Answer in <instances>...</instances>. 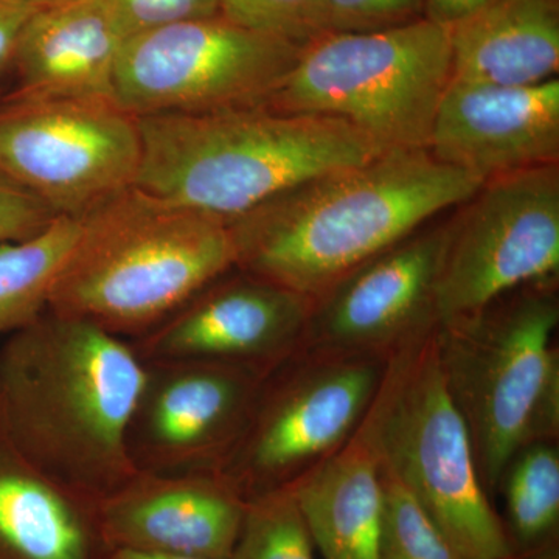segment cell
<instances>
[{
    "label": "cell",
    "mask_w": 559,
    "mask_h": 559,
    "mask_svg": "<svg viewBox=\"0 0 559 559\" xmlns=\"http://www.w3.org/2000/svg\"><path fill=\"white\" fill-rule=\"evenodd\" d=\"M123 46L105 0L40 7L17 43L14 94L27 97H114Z\"/></svg>",
    "instance_id": "obj_18"
},
{
    "label": "cell",
    "mask_w": 559,
    "mask_h": 559,
    "mask_svg": "<svg viewBox=\"0 0 559 559\" xmlns=\"http://www.w3.org/2000/svg\"><path fill=\"white\" fill-rule=\"evenodd\" d=\"M138 117L116 98H0V171L57 216L81 219L134 186Z\"/></svg>",
    "instance_id": "obj_11"
},
{
    "label": "cell",
    "mask_w": 559,
    "mask_h": 559,
    "mask_svg": "<svg viewBox=\"0 0 559 559\" xmlns=\"http://www.w3.org/2000/svg\"><path fill=\"white\" fill-rule=\"evenodd\" d=\"M389 360L297 352L264 378L219 473L248 500L294 484L355 436Z\"/></svg>",
    "instance_id": "obj_8"
},
{
    "label": "cell",
    "mask_w": 559,
    "mask_h": 559,
    "mask_svg": "<svg viewBox=\"0 0 559 559\" xmlns=\"http://www.w3.org/2000/svg\"><path fill=\"white\" fill-rule=\"evenodd\" d=\"M108 559H204L193 557H180V555L151 554L130 549H114Z\"/></svg>",
    "instance_id": "obj_31"
},
{
    "label": "cell",
    "mask_w": 559,
    "mask_h": 559,
    "mask_svg": "<svg viewBox=\"0 0 559 559\" xmlns=\"http://www.w3.org/2000/svg\"><path fill=\"white\" fill-rule=\"evenodd\" d=\"M248 499L223 473L138 471L102 499L110 549L229 559Z\"/></svg>",
    "instance_id": "obj_16"
},
{
    "label": "cell",
    "mask_w": 559,
    "mask_h": 559,
    "mask_svg": "<svg viewBox=\"0 0 559 559\" xmlns=\"http://www.w3.org/2000/svg\"><path fill=\"white\" fill-rule=\"evenodd\" d=\"M57 218L49 205L0 171V245L36 237Z\"/></svg>",
    "instance_id": "obj_28"
},
{
    "label": "cell",
    "mask_w": 559,
    "mask_h": 559,
    "mask_svg": "<svg viewBox=\"0 0 559 559\" xmlns=\"http://www.w3.org/2000/svg\"><path fill=\"white\" fill-rule=\"evenodd\" d=\"M450 33L454 81L524 87L558 76L559 0H496Z\"/></svg>",
    "instance_id": "obj_20"
},
{
    "label": "cell",
    "mask_w": 559,
    "mask_h": 559,
    "mask_svg": "<svg viewBox=\"0 0 559 559\" xmlns=\"http://www.w3.org/2000/svg\"><path fill=\"white\" fill-rule=\"evenodd\" d=\"M221 16L249 31L305 47L325 35L322 0H219Z\"/></svg>",
    "instance_id": "obj_25"
},
{
    "label": "cell",
    "mask_w": 559,
    "mask_h": 559,
    "mask_svg": "<svg viewBox=\"0 0 559 559\" xmlns=\"http://www.w3.org/2000/svg\"><path fill=\"white\" fill-rule=\"evenodd\" d=\"M499 559H559V547L551 546L549 549L536 551V554L510 555V557Z\"/></svg>",
    "instance_id": "obj_32"
},
{
    "label": "cell",
    "mask_w": 559,
    "mask_h": 559,
    "mask_svg": "<svg viewBox=\"0 0 559 559\" xmlns=\"http://www.w3.org/2000/svg\"><path fill=\"white\" fill-rule=\"evenodd\" d=\"M135 187L230 221L385 153L336 117L264 108L138 117Z\"/></svg>",
    "instance_id": "obj_4"
},
{
    "label": "cell",
    "mask_w": 559,
    "mask_h": 559,
    "mask_svg": "<svg viewBox=\"0 0 559 559\" xmlns=\"http://www.w3.org/2000/svg\"><path fill=\"white\" fill-rule=\"evenodd\" d=\"M326 33L400 27L425 17V0H322Z\"/></svg>",
    "instance_id": "obj_27"
},
{
    "label": "cell",
    "mask_w": 559,
    "mask_h": 559,
    "mask_svg": "<svg viewBox=\"0 0 559 559\" xmlns=\"http://www.w3.org/2000/svg\"><path fill=\"white\" fill-rule=\"evenodd\" d=\"M451 81L450 28L423 17L311 40L264 108L336 117L384 151L428 150Z\"/></svg>",
    "instance_id": "obj_6"
},
{
    "label": "cell",
    "mask_w": 559,
    "mask_h": 559,
    "mask_svg": "<svg viewBox=\"0 0 559 559\" xmlns=\"http://www.w3.org/2000/svg\"><path fill=\"white\" fill-rule=\"evenodd\" d=\"M100 502L47 476L0 428V559H108Z\"/></svg>",
    "instance_id": "obj_17"
},
{
    "label": "cell",
    "mask_w": 559,
    "mask_h": 559,
    "mask_svg": "<svg viewBox=\"0 0 559 559\" xmlns=\"http://www.w3.org/2000/svg\"><path fill=\"white\" fill-rule=\"evenodd\" d=\"M557 283L522 286L436 329L444 382L468 426L489 498L522 448L558 440Z\"/></svg>",
    "instance_id": "obj_5"
},
{
    "label": "cell",
    "mask_w": 559,
    "mask_h": 559,
    "mask_svg": "<svg viewBox=\"0 0 559 559\" xmlns=\"http://www.w3.org/2000/svg\"><path fill=\"white\" fill-rule=\"evenodd\" d=\"M36 10L25 0H0V75L13 68L22 31Z\"/></svg>",
    "instance_id": "obj_29"
},
{
    "label": "cell",
    "mask_w": 559,
    "mask_h": 559,
    "mask_svg": "<svg viewBox=\"0 0 559 559\" xmlns=\"http://www.w3.org/2000/svg\"><path fill=\"white\" fill-rule=\"evenodd\" d=\"M311 308L308 297L235 266L131 344L143 362L209 359L272 371L299 352Z\"/></svg>",
    "instance_id": "obj_14"
},
{
    "label": "cell",
    "mask_w": 559,
    "mask_h": 559,
    "mask_svg": "<svg viewBox=\"0 0 559 559\" xmlns=\"http://www.w3.org/2000/svg\"><path fill=\"white\" fill-rule=\"evenodd\" d=\"M495 2L496 0H425V20L451 28Z\"/></svg>",
    "instance_id": "obj_30"
},
{
    "label": "cell",
    "mask_w": 559,
    "mask_h": 559,
    "mask_svg": "<svg viewBox=\"0 0 559 559\" xmlns=\"http://www.w3.org/2000/svg\"><path fill=\"white\" fill-rule=\"evenodd\" d=\"M499 491L506 498L502 522L513 555L536 554L558 546L557 441H538L522 448L503 471Z\"/></svg>",
    "instance_id": "obj_21"
},
{
    "label": "cell",
    "mask_w": 559,
    "mask_h": 559,
    "mask_svg": "<svg viewBox=\"0 0 559 559\" xmlns=\"http://www.w3.org/2000/svg\"><path fill=\"white\" fill-rule=\"evenodd\" d=\"M235 264L227 221L131 186L80 219L49 310L134 342Z\"/></svg>",
    "instance_id": "obj_3"
},
{
    "label": "cell",
    "mask_w": 559,
    "mask_h": 559,
    "mask_svg": "<svg viewBox=\"0 0 559 559\" xmlns=\"http://www.w3.org/2000/svg\"><path fill=\"white\" fill-rule=\"evenodd\" d=\"M267 373L223 360L145 362L127 433L134 469L156 474L223 469L248 426Z\"/></svg>",
    "instance_id": "obj_12"
},
{
    "label": "cell",
    "mask_w": 559,
    "mask_h": 559,
    "mask_svg": "<svg viewBox=\"0 0 559 559\" xmlns=\"http://www.w3.org/2000/svg\"><path fill=\"white\" fill-rule=\"evenodd\" d=\"M293 487L320 559H381L384 491L370 409L355 436Z\"/></svg>",
    "instance_id": "obj_19"
},
{
    "label": "cell",
    "mask_w": 559,
    "mask_h": 559,
    "mask_svg": "<svg viewBox=\"0 0 559 559\" xmlns=\"http://www.w3.org/2000/svg\"><path fill=\"white\" fill-rule=\"evenodd\" d=\"M301 49L221 14L182 22L124 40L114 97L135 117L260 108Z\"/></svg>",
    "instance_id": "obj_9"
},
{
    "label": "cell",
    "mask_w": 559,
    "mask_h": 559,
    "mask_svg": "<svg viewBox=\"0 0 559 559\" xmlns=\"http://www.w3.org/2000/svg\"><path fill=\"white\" fill-rule=\"evenodd\" d=\"M447 221L436 282L437 325L559 274V164L485 180Z\"/></svg>",
    "instance_id": "obj_10"
},
{
    "label": "cell",
    "mask_w": 559,
    "mask_h": 559,
    "mask_svg": "<svg viewBox=\"0 0 559 559\" xmlns=\"http://www.w3.org/2000/svg\"><path fill=\"white\" fill-rule=\"evenodd\" d=\"M229 559H319L293 484L248 500Z\"/></svg>",
    "instance_id": "obj_23"
},
{
    "label": "cell",
    "mask_w": 559,
    "mask_h": 559,
    "mask_svg": "<svg viewBox=\"0 0 559 559\" xmlns=\"http://www.w3.org/2000/svg\"><path fill=\"white\" fill-rule=\"evenodd\" d=\"M485 180L429 150H392L285 191L230 221L238 270L314 300Z\"/></svg>",
    "instance_id": "obj_1"
},
{
    "label": "cell",
    "mask_w": 559,
    "mask_h": 559,
    "mask_svg": "<svg viewBox=\"0 0 559 559\" xmlns=\"http://www.w3.org/2000/svg\"><path fill=\"white\" fill-rule=\"evenodd\" d=\"M381 559H463L403 481L381 463Z\"/></svg>",
    "instance_id": "obj_24"
},
{
    "label": "cell",
    "mask_w": 559,
    "mask_h": 559,
    "mask_svg": "<svg viewBox=\"0 0 559 559\" xmlns=\"http://www.w3.org/2000/svg\"><path fill=\"white\" fill-rule=\"evenodd\" d=\"M428 150L437 160L484 180L558 165V76L524 87L452 80Z\"/></svg>",
    "instance_id": "obj_15"
},
{
    "label": "cell",
    "mask_w": 559,
    "mask_h": 559,
    "mask_svg": "<svg viewBox=\"0 0 559 559\" xmlns=\"http://www.w3.org/2000/svg\"><path fill=\"white\" fill-rule=\"evenodd\" d=\"M436 329L389 360L370 412L382 465L439 525L463 559L513 555L481 484L465 418L441 371Z\"/></svg>",
    "instance_id": "obj_7"
},
{
    "label": "cell",
    "mask_w": 559,
    "mask_h": 559,
    "mask_svg": "<svg viewBox=\"0 0 559 559\" xmlns=\"http://www.w3.org/2000/svg\"><path fill=\"white\" fill-rule=\"evenodd\" d=\"M25 2L32 3V5L40 9V7L58 5V3L75 2V0H25Z\"/></svg>",
    "instance_id": "obj_33"
},
{
    "label": "cell",
    "mask_w": 559,
    "mask_h": 559,
    "mask_svg": "<svg viewBox=\"0 0 559 559\" xmlns=\"http://www.w3.org/2000/svg\"><path fill=\"white\" fill-rule=\"evenodd\" d=\"M143 378L130 341L44 311L0 342V428L47 476L105 499L138 473L127 433Z\"/></svg>",
    "instance_id": "obj_2"
},
{
    "label": "cell",
    "mask_w": 559,
    "mask_h": 559,
    "mask_svg": "<svg viewBox=\"0 0 559 559\" xmlns=\"http://www.w3.org/2000/svg\"><path fill=\"white\" fill-rule=\"evenodd\" d=\"M79 229L80 219L58 216L36 237L0 245V342L49 310L51 283Z\"/></svg>",
    "instance_id": "obj_22"
},
{
    "label": "cell",
    "mask_w": 559,
    "mask_h": 559,
    "mask_svg": "<svg viewBox=\"0 0 559 559\" xmlns=\"http://www.w3.org/2000/svg\"><path fill=\"white\" fill-rule=\"evenodd\" d=\"M121 39L182 22L219 16V0H105Z\"/></svg>",
    "instance_id": "obj_26"
},
{
    "label": "cell",
    "mask_w": 559,
    "mask_h": 559,
    "mask_svg": "<svg viewBox=\"0 0 559 559\" xmlns=\"http://www.w3.org/2000/svg\"><path fill=\"white\" fill-rule=\"evenodd\" d=\"M447 223L423 227L312 300L299 352L392 358L437 325Z\"/></svg>",
    "instance_id": "obj_13"
}]
</instances>
